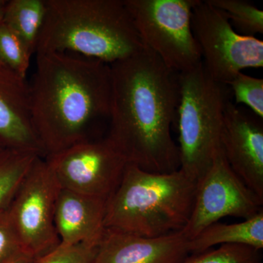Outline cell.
<instances>
[{"label": "cell", "mask_w": 263, "mask_h": 263, "mask_svg": "<svg viewBox=\"0 0 263 263\" xmlns=\"http://www.w3.org/2000/svg\"><path fill=\"white\" fill-rule=\"evenodd\" d=\"M106 139L127 164L155 174L180 168L173 139L180 101L179 73L145 47L114 62Z\"/></svg>", "instance_id": "1"}, {"label": "cell", "mask_w": 263, "mask_h": 263, "mask_svg": "<svg viewBox=\"0 0 263 263\" xmlns=\"http://www.w3.org/2000/svg\"><path fill=\"white\" fill-rule=\"evenodd\" d=\"M29 83V114L45 156L91 140L95 124L109 119L110 65L70 53H36Z\"/></svg>", "instance_id": "2"}, {"label": "cell", "mask_w": 263, "mask_h": 263, "mask_svg": "<svg viewBox=\"0 0 263 263\" xmlns=\"http://www.w3.org/2000/svg\"><path fill=\"white\" fill-rule=\"evenodd\" d=\"M144 48L124 0H46L34 54L70 53L111 65Z\"/></svg>", "instance_id": "3"}, {"label": "cell", "mask_w": 263, "mask_h": 263, "mask_svg": "<svg viewBox=\"0 0 263 263\" xmlns=\"http://www.w3.org/2000/svg\"><path fill=\"white\" fill-rule=\"evenodd\" d=\"M197 185L180 169L155 174L127 164L107 200L105 228L147 238L181 231L190 220Z\"/></svg>", "instance_id": "4"}, {"label": "cell", "mask_w": 263, "mask_h": 263, "mask_svg": "<svg viewBox=\"0 0 263 263\" xmlns=\"http://www.w3.org/2000/svg\"><path fill=\"white\" fill-rule=\"evenodd\" d=\"M177 112L180 170L198 181L221 149V132L228 85L213 80L202 63L179 73Z\"/></svg>", "instance_id": "5"}, {"label": "cell", "mask_w": 263, "mask_h": 263, "mask_svg": "<svg viewBox=\"0 0 263 263\" xmlns=\"http://www.w3.org/2000/svg\"><path fill=\"white\" fill-rule=\"evenodd\" d=\"M198 0H124L145 47L171 70L181 73L202 62L192 28Z\"/></svg>", "instance_id": "6"}, {"label": "cell", "mask_w": 263, "mask_h": 263, "mask_svg": "<svg viewBox=\"0 0 263 263\" xmlns=\"http://www.w3.org/2000/svg\"><path fill=\"white\" fill-rule=\"evenodd\" d=\"M192 28L202 63L216 82L228 85L247 68L263 67V42L239 34L219 10L198 0L193 8Z\"/></svg>", "instance_id": "7"}, {"label": "cell", "mask_w": 263, "mask_h": 263, "mask_svg": "<svg viewBox=\"0 0 263 263\" xmlns=\"http://www.w3.org/2000/svg\"><path fill=\"white\" fill-rule=\"evenodd\" d=\"M60 189L45 158L37 157L8 207L19 239L34 263L61 243L54 221Z\"/></svg>", "instance_id": "8"}, {"label": "cell", "mask_w": 263, "mask_h": 263, "mask_svg": "<svg viewBox=\"0 0 263 263\" xmlns=\"http://www.w3.org/2000/svg\"><path fill=\"white\" fill-rule=\"evenodd\" d=\"M263 199L246 186L223 155L216 153L206 172L197 181L191 216L182 230L186 239L226 216L248 219L262 212Z\"/></svg>", "instance_id": "9"}, {"label": "cell", "mask_w": 263, "mask_h": 263, "mask_svg": "<svg viewBox=\"0 0 263 263\" xmlns=\"http://www.w3.org/2000/svg\"><path fill=\"white\" fill-rule=\"evenodd\" d=\"M45 160L60 188L107 200L117 190L127 164L106 138L82 142Z\"/></svg>", "instance_id": "10"}, {"label": "cell", "mask_w": 263, "mask_h": 263, "mask_svg": "<svg viewBox=\"0 0 263 263\" xmlns=\"http://www.w3.org/2000/svg\"><path fill=\"white\" fill-rule=\"evenodd\" d=\"M221 148L233 172L263 199L262 119L228 101L221 128Z\"/></svg>", "instance_id": "11"}, {"label": "cell", "mask_w": 263, "mask_h": 263, "mask_svg": "<svg viewBox=\"0 0 263 263\" xmlns=\"http://www.w3.org/2000/svg\"><path fill=\"white\" fill-rule=\"evenodd\" d=\"M190 254L181 231L147 238L105 228L95 263H181Z\"/></svg>", "instance_id": "12"}, {"label": "cell", "mask_w": 263, "mask_h": 263, "mask_svg": "<svg viewBox=\"0 0 263 263\" xmlns=\"http://www.w3.org/2000/svg\"><path fill=\"white\" fill-rule=\"evenodd\" d=\"M0 141L8 148L45 153L31 122L29 83L0 62Z\"/></svg>", "instance_id": "13"}, {"label": "cell", "mask_w": 263, "mask_h": 263, "mask_svg": "<svg viewBox=\"0 0 263 263\" xmlns=\"http://www.w3.org/2000/svg\"><path fill=\"white\" fill-rule=\"evenodd\" d=\"M107 200L60 189L54 216L60 243L98 247L105 230Z\"/></svg>", "instance_id": "14"}, {"label": "cell", "mask_w": 263, "mask_h": 263, "mask_svg": "<svg viewBox=\"0 0 263 263\" xmlns=\"http://www.w3.org/2000/svg\"><path fill=\"white\" fill-rule=\"evenodd\" d=\"M240 245L262 250L263 211L257 215L234 224L219 221L211 224L196 237L188 240L190 254L205 252L217 245Z\"/></svg>", "instance_id": "15"}, {"label": "cell", "mask_w": 263, "mask_h": 263, "mask_svg": "<svg viewBox=\"0 0 263 263\" xmlns=\"http://www.w3.org/2000/svg\"><path fill=\"white\" fill-rule=\"evenodd\" d=\"M46 14V0H10L7 2L3 22L34 54Z\"/></svg>", "instance_id": "16"}, {"label": "cell", "mask_w": 263, "mask_h": 263, "mask_svg": "<svg viewBox=\"0 0 263 263\" xmlns=\"http://www.w3.org/2000/svg\"><path fill=\"white\" fill-rule=\"evenodd\" d=\"M39 157L34 152L8 148L0 153V212L9 207L21 183Z\"/></svg>", "instance_id": "17"}, {"label": "cell", "mask_w": 263, "mask_h": 263, "mask_svg": "<svg viewBox=\"0 0 263 263\" xmlns=\"http://www.w3.org/2000/svg\"><path fill=\"white\" fill-rule=\"evenodd\" d=\"M227 18L245 33L254 36L263 33V12L252 3L243 0H206Z\"/></svg>", "instance_id": "18"}, {"label": "cell", "mask_w": 263, "mask_h": 263, "mask_svg": "<svg viewBox=\"0 0 263 263\" xmlns=\"http://www.w3.org/2000/svg\"><path fill=\"white\" fill-rule=\"evenodd\" d=\"M32 53L6 24H0V62L17 75L27 79Z\"/></svg>", "instance_id": "19"}, {"label": "cell", "mask_w": 263, "mask_h": 263, "mask_svg": "<svg viewBox=\"0 0 263 263\" xmlns=\"http://www.w3.org/2000/svg\"><path fill=\"white\" fill-rule=\"evenodd\" d=\"M181 263H262V256L261 250L253 247L226 245L190 254Z\"/></svg>", "instance_id": "20"}, {"label": "cell", "mask_w": 263, "mask_h": 263, "mask_svg": "<svg viewBox=\"0 0 263 263\" xmlns=\"http://www.w3.org/2000/svg\"><path fill=\"white\" fill-rule=\"evenodd\" d=\"M230 86L235 103H243L252 110L260 119L263 118V80L240 72L231 82Z\"/></svg>", "instance_id": "21"}, {"label": "cell", "mask_w": 263, "mask_h": 263, "mask_svg": "<svg viewBox=\"0 0 263 263\" xmlns=\"http://www.w3.org/2000/svg\"><path fill=\"white\" fill-rule=\"evenodd\" d=\"M24 256L29 255L19 239L8 208L0 212V263H10Z\"/></svg>", "instance_id": "22"}, {"label": "cell", "mask_w": 263, "mask_h": 263, "mask_svg": "<svg viewBox=\"0 0 263 263\" xmlns=\"http://www.w3.org/2000/svg\"><path fill=\"white\" fill-rule=\"evenodd\" d=\"M97 249L85 243H60L35 263H95Z\"/></svg>", "instance_id": "23"}, {"label": "cell", "mask_w": 263, "mask_h": 263, "mask_svg": "<svg viewBox=\"0 0 263 263\" xmlns=\"http://www.w3.org/2000/svg\"><path fill=\"white\" fill-rule=\"evenodd\" d=\"M7 2H8L7 0H0V24L3 22V18H4Z\"/></svg>", "instance_id": "24"}, {"label": "cell", "mask_w": 263, "mask_h": 263, "mask_svg": "<svg viewBox=\"0 0 263 263\" xmlns=\"http://www.w3.org/2000/svg\"><path fill=\"white\" fill-rule=\"evenodd\" d=\"M10 263H34V262L32 257H29V256H24V257L15 259Z\"/></svg>", "instance_id": "25"}, {"label": "cell", "mask_w": 263, "mask_h": 263, "mask_svg": "<svg viewBox=\"0 0 263 263\" xmlns=\"http://www.w3.org/2000/svg\"><path fill=\"white\" fill-rule=\"evenodd\" d=\"M5 148H7L6 147L4 146V144H3V142L0 141V153H1V152H3V150L5 149Z\"/></svg>", "instance_id": "26"}]
</instances>
